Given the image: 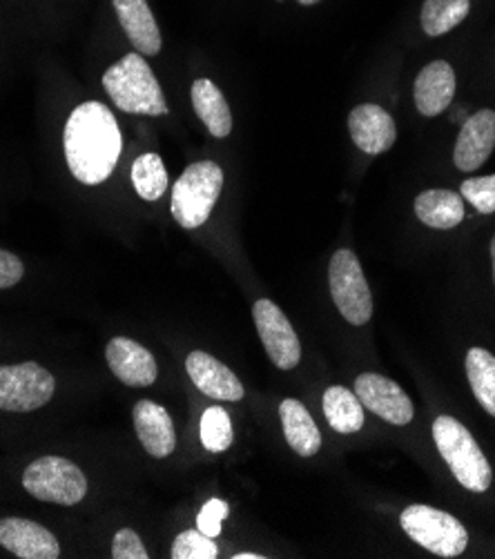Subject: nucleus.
<instances>
[{
  "label": "nucleus",
  "mask_w": 495,
  "mask_h": 559,
  "mask_svg": "<svg viewBox=\"0 0 495 559\" xmlns=\"http://www.w3.org/2000/svg\"><path fill=\"white\" fill-rule=\"evenodd\" d=\"M66 160L76 181L98 186L113 177L119 163L123 139L113 111L98 100L79 105L63 132Z\"/></svg>",
  "instance_id": "obj_1"
},
{
  "label": "nucleus",
  "mask_w": 495,
  "mask_h": 559,
  "mask_svg": "<svg viewBox=\"0 0 495 559\" xmlns=\"http://www.w3.org/2000/svg\"><path fill=\"white\" fill-rule=\"evenodd\" d=\"M103 87L115 100V105L128 115L145 117H165L168 103H165L163 90L150 70L143 53H126L103 74Z\"/></svg>",
  "instance_id": "obj_2"
},
{
  "label": "nucleus",
  "mask_w": 495,
  "mask_h": 559,
  "mask_svg": "<svg viewBox=\"0 0 495 559\" xmlns=\"http://www.w3.org/2000/svg\"><path fill=\"white\" fill-rule=\"evenodd\" d=\"M433 439L439 455L449 464L453 477L471 492H486L493 473L491 466L480 449L475 437L456 419L449 415H439L433 421Z\"/></svg>",
  "instance_id": "obj_3"
},
{
  "label": "nucleus",
  "mask_w": 495,
  "mask_h": 559,
  "mask_svg": "<svg viewBox=\"0 0 495 559\" xmlns=\"http://www.w3.org/2000/svg\"><path fill=\"white\" fill-rule=\"evenodd\" d=\"M224 188V170L212 160H199L186 167L173 190V216L186 230L201 228L212 214Z\"/></svg>",
  "instance_id": "obj_4"
},
{
  "label": "nucleus",
  "mask_w": 495,
  "mask_h": 559,
  "mask_svg": "<svg viewBox=\"0 0 495 559\" xmlns=\"http://www.w3.org/2000/svg\"><path fill=\"white\" fill-rule=\"evenodd\" d=\"M404 533L437 557H458L469 546V533L460 520L424 504L409 507L402 518Z\"/></svg>",
  "instance_id": "obj_5"
},
{
  "label": "nucleus",
  "mask_w": 495,
  "mask_h": 559,
  "mask_svg": "<svg viewBox=\"0 0 495 559\" xmlns=\"http://www.w3.org/2000/svg\"><path fill=\"white\" fill-rule=\"evenodd\" d=\"M25 490L51 504L74 507L87 495V479L83 471L63 457H40L23 473Z\"/></svg>",
  "instance_id": "obj_6"
},
{
  "label": "nucleus",
  "mask_w": 495,
  "mask_h": 559,
  "mask_svg": "<svg viewBox=\"0 0 495 559\" xmlns=\"http://www.w3.org/2000/svg\"><path fill=\"white\" fill-rule=\"evenodd\" d=\"M328 286L342 317L353 325H364L373 317V295L362 263L351 250H338L328 265Z\"/></svg>",
  "instance_id": "obj_7"
},
{
  "label": "nucleus",
  "mask_w": 495,
  "mask_h": 559,
  "mask_svg": "<svg viewBox=\"0 0 495 559\" xmlns=\"http://www.w3.org/2000/svg\"><path fill=\"white\" fill-rule=\"evenodd\" d=\"M57 381L34 361L0 366V411L32 413L51 402Z\"/></svg>",
  "instance_id": "obj_8"
},
{
  "label": "nucleus",
  "mask_w": 495,
  "mask_h": 559,
  "mask_svg": "<svg viewBox=\"0 0 495 559\" xmlns=\"http://www.w3.org/2000/svg\"><path fill=\"white\" fill-rule=\"evenodd\" d=\"M255 325L259 340L280 370H293L302 361V344L295 328L286 319V314L274 306L270 299H259L252 308Z\"/></svg>",
  "instance_id": "obj_9"
},
{
  "label": "nucleus",
  "mask_w": 495,
  "mask_h": 559,
  "mask_svg": "<svg viewBox=\"0 0 495 559\" xmlns=\"http://www.w3.org/2000/svg\"><path fill=\"white\" fill-rule=\"evenodd\" d=\"M355 395L360 397L362 406L393 426H406L415 417L409 395L389 377L375 372L360 374L355 379Z\"/></svg>",
  "instance_id": "obj_10"
},
{
  "label": "nucleus",
  "mask_w": 495,
  "mask_h": 559,
  "mask_svg": "<svg viewBox=\"0 0 495 559\" xmlns=\"http://www.w3.org/2000/svg\"><path fill=\"white\" fill-rule=\"evenodd\" d=\"M349 132L353 143L364 152V154H384L389 152L396 145L398 139V128L393 117L387 109L364 103L357 105L351 117H349Z\"/></svg>",
  "instance_id": "obj_11"
},
{
  "label": "nucleus",
  "mask_w": 495,
  "mask_h": 559,
  "mask_svg": "<svg viewBox=\"0 0 495 559\" xmlns=\"http://www.w3.org/2000/svg\"><path fill=\"white\" fill-rule=\"evenodd\" d=\"M0 546L21 559H57L61 555L57 537L45 526L21 518L0 520Z\"/></svg>",
  "instance_id": "obj_12"
},
{
  "label": "nucleus",
  "mask_w": 495,
  "mask_h": 559,
  "mask_svg": "<svg viewBox=\"0 0 495 559\" xmlns=\"http://www.w3.org/2000/svg\"><path fill=\"white\" fill-rule=\"evenodd\" d=\"M493 147H495V111L480 109L464 121L458 134L453 163L462 173H475L486 163Z\"/></svg>",
  "instance_id": "obj_13"
},
{
  "label": "nucleus",
  "mask_w": 495,
  "mask_h": 559,
  "mask_svg": "<svg viewBox=\"0 0 495 559\" xmlns=\"http://www.w3.org/2000/svg\"><path fill=\"white\" fill-rule=\"evenodd\" d=\"M186 370L192 383L201 390L203 395L212 400L239 402L244 397V385L237 379V374L208 353H201V350L190 353L186 359Z\"/></svg>",
  "instance_id": "obj_14"
},
{
  "label": "nucleus",
  "mask_w": 495,
  "mask_h": 559,
  "mask_svg": "<svg viewBox=\"0 0 495 559\" xmlns=\"http://www.w3.org/2000/svg\"><path fill=\"white\" fill-rule=\"evenodd\" d=\"M105 357L109 370H113L115 377L126 385L145 388L156 381L158 370L152 353L128 337H115L109 342L105 348Z\"/></svg>",
  "instance_id": "obj_15"
},
{
  "label": "nucleus",
  "mask_w": 495,
  "mask_h": 559,
  "mask_svg": "<svg viewBox=\"0 0 495 559\" xmlns=\"http://www.w3.org/2000/svg\"><path fill=\"white\" fill-rule=\"evenodd\" d=\"M134 430L148 455L163 460L175 453L177 449L175 424L163 406L150 400H141L134 406Z\"/></svg>",
  "instance_id": "obj_16"
},
{
  "label": "nucleus",
  "mask_w": 495,
  "mask_h": 559,
  "mask_svg": "<svg viewBox=\"0 0 495 559\" xmlns=\"http://www.w3.org/2000/svg\"><path fill=\"white\" fill-rule=\"evenodd\" d=\"M415 105L422 117H437L456 96V72L447 61L428 63L415 79Z\"/></svg>",
  "instance_id": "obj_17"
},
{
  "label": "nucleus",
  "mask_w": 495,
  "mask_h": 559,
  "mask_svg": "<svg viewBox=\"0 0 495 559\" xmlns=\"http://www.w3.org/2000/svg\"><path fill=\"white\" fill-rule=\"evenodd\" d=\"M113 5L134 49L143 56H156L163 40L148 0H113Z\"/></svg>",
  "instance_id": "obj_18"
},
{
  "label": "nucleus",
  "mask_w": 495,
  "mask_h": 559,
  "mask_svg": "<svg viewBox=\"0 0 495 559\" xmlns=\"http://www.w3.org/2000/svg\"><path fill=\"white\" fill-rule=\"evenodd\" d=\"M192 105L197 117L210 130L214 139H226L233 132V115L226 96L210 79L192 83Z\"/></svg>",
  "instance_id": "obj_19"
},
{
  "label": "nucleus",
  "mask_w": 495,
  "mask_h": 559,
  "mask_svg": "<svg viewBox=\"0 0 495 559\" xmlns=\"http://www.w3.org/2000/svg\"><path fill=\"white\" fill-rule=\"evenodd\" d=\"M415 214L428 228L451 230L464 221L462 194L451 190H426L415 199Z\"/></svg>",
  "instance_id": "obj_20"
},
{
  "label": "nucleus",
  "mask_w": 495,
  "mask_h": 559,
  "mask_svg": "<svg viewBox=\"0 0 495 559\" xmlns=\"http://www.w3.org/2000/svg\"><path fill=\"white\" fill-rule=\"evenodd\" d=\"M284 435L291 449L302 457H313L321 449V432L306 406L297 400H284L280 406Z\"/></svg>",
  "instance_id": "obj_21"
},
{
  "label": "nucleus",
  "mask_w": 495,
  "mask_h": 559,
  "mask_svg": "<svg viewBox=\"0 0 495 559\" xmlns=\"http://www.w3.org/2000/svg\"><path fill=\"white\" fill-rule=\"evenodd\" d=\"M323 415L328 426L338 432H357L364 426V406L355 393L344 385H330L323 393Z\"/></svg>",
  "instance_id": "obj_22"
},
{
  "label": "nucleus",
  "mask_w": 495,
  "mask_h": 559,
  "mask_svg": "<svg viewBox=\"0 0 495 559\" xmlns=\"http://www.w3.org/2000/svg\"><path fill=\"white\" fill-rule=\"evenodd\" d=\"M467 377L480 406L495 417V357L484 348L467 353Z\"/></svg>",
  "instance_id": "obj_23"
},
{
  "label": "nucleus",
  "mask_w": 495,
  "mask_h": 559,
  "mask_svg": "<svg viewBox=\"0 0 495 559\" xmlns=\"http://www.w3.org/2000/svg\"><path fill=\"white\" fill-rule=\"evenodd\" d=\"M471 12V0H426L422 5V29L435 38L456 29Z\"/></svg>",
  "instance_id": "obj_24"
},
{
  "label": "nucleus",
  "mask_w": 495,
  "mask_h": 559,
  "mask_svg": "<svg viewBox=\"0 0 495 559\" xmlns=\"http://www.w3.org/2000/svg\"><path fill=\"white\" fill-rule=\"evenodd\" d=\"M132 183L143 201H158L168 190V170L158 154H141L132 165Z\"/></svg>",
  "instance_id": "obj_25"
},
{
  "label": "nucleus",
  "mask_w": 495,
  "mask_h": 559,
  "mask_svg": "<svg viewBox=\"0 0 495 559\" xmlns=\"http://www.w3.org/2000/svg\"><path fill=\"white\" fill-rule=\"evenodd\" d=\"M233 439H235V432H233L231 415L219 406L208 408L201 417V443H203V449L210 451V453H224L226 449H231Z\"/></svg>",
  "instance_id": "obj_26"
},
{
  "label": "nucleus",
  "mask_w": 495,
  "mask_h": 559,
  "mask_svg": "<svg viewBox=\"0 0 495 559\" xmlns=\"http://www.w3.org/2000/svg\"><path fill=\"white\" fill-rule=\"evenodd\" d=\"M219 555V548L212 537L197 531L181 533L173 544V557L175 559H214Z\"/></svg>",
  "instance_id": "obj_27"
},
{
  "label": "nucleus",
  "mask_w": 495,
  "mask_h": 559,
  "mask_svg": "<svg viewBox=\"0 0 495 559\" xmlns=\"http://www.w3.org/2000/svg\"><path fill=\"white\" fill-rule=\"evenodd\" d=\"M462 199H467L480 214L495 212V175L462 181Z\"/></svg>",
  "instance_id": "obj_28"
},
{
  "label": "nucleus",
  "mask_w": 495,
  "mask_h": 559,
  "mask_svg": "<svg viewBox=\"0 0 495 559\" xmlns=\"http://www.w3.org/2000/svg\"><path fill=\"white\" fill-rule=\"evenodd\" d=\"M228 518V504L224 499H210L203 504V509L197 515V528L208 537L222 535L224 520Z\"/></svg>",
  "instance_id": "obj_29"
},
{
  "label": "nucleus",
  "mask_w": 495,
  "mask_h": 559,
  "mask_svg": "<svg viewBox=\"0 0 495 559\" xmlns=\"http://www.w3.org/2000/svg\"><path fill=\"white\" fill-rule=\"evenodd\" d=\"M113 557L115 559H148L150 555H148L141 537L134 531L121 528L113 542Z\"/></svg>",
  "instance_id": "obj_30"
},
{
  "label": "nucleus",
  "mask_w": 495,
  "mask_h": 559,
  "mask_svg": "<svg viewBox=\"0 0 495 559\" xmlns=\"http://www.w3.org/2000/svg\"><path fill=\"white\" fill-rule=\"evenodd\" d=\"M25 274V265L23 261L14 254L0 248V290L16 286Z\"/></svg>",
  "instance_id": "obj_31"
},
{
  "label": "nucleus",
  "mask_w": 495,
  "mask_h": 559,
  "mask_svg": "<svg viewBox=\"0 0 495 559\" xmlns=\"http://www.w3.org/2000/svg\"><path fill=\"white\" fill-rule=\"evenodd\" d=\"M491 263H493V284H495V237L491 239Z\"/></svg>",
  "instance_id": "obj_32"
},
{
  "label": "nucleus",
  "mask_w": 495,
  "mask_h": 559,
  "mask_svg": "<svg viewBox=\"0 0 495 559\" xmlns=\"http://www.w3.org/2000/svg\"><path fill=\"white\" fill-rule=\"evenodd\" d=\"M263 555H255V552H239L235 555V559H261Z\"/></svg>",
  "instance_id": "obj_33"
},
{
  "label": "nucleus",
  "mask_w": 495,
  "mask_h": 559,
  "mask_svg": "<svg viewBox=\"0 0 495 559\" xmlns=\"http://www.w3.org/2000/svg\"><path fill=\"white\" fill-rule=\"evenodd\" d=\"M299 5H315V3H319V0H297Z\"/></svg>",
  "instance_id": "obj_34"
},
{
  "label": "nucleus",
  "mask_w": 495,
  "mask_h": 559,
  "mask_svg": "<svg viewBox=\"0 0 495 559\" xmlns=\"http://www.w3.org/2000/svg\"><path fill=\"white\" fill-rule=\"evenodd\" d=\"M280 3H284V0H280Z\"/></svg>",
  "instance_id": "obj_35"
}]
</instances>
